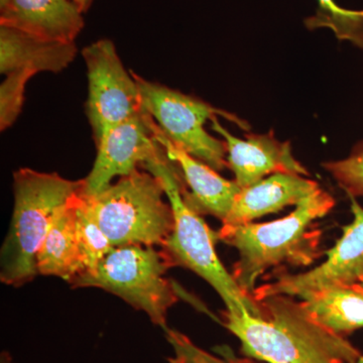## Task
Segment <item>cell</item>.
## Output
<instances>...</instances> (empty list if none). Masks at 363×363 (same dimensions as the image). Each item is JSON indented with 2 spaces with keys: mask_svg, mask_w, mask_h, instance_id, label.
I'll return each instance as SVG.
<instances>
[{
  "mask_svg": "<svg viewBox=\"0 0 363 363\" xmlns=\"http://www.w3.org/2000/svg\"><path fill=\"white\" fill-rule=\"evenodd\" d=\"M259 316L223 313L222 325L240 339L245 357L267 363H355L362 353L318 323L301 301L277 295L259 298Z\"/></svg>",
  "mask_w": 363,
  "mask_h": 363,
  "instance_id": "obj_1",
  "label": "cell"
},
{
  "mask_svg": "<svg viewBox=\"0 0 363 363\" xmlns=\"http://www.w3.org/2000/svg\"><path fill=\"white\" fill-rule=\"evenodd\" d=\"M334 206V198L320 188L279 220L222 225L218 240L235 248L240 255L233 276L243 292L252 297L257 281L272 267L314 264L321 257L322 235L315 223Z\"/></svg>",
  "mask_w": 363,
  "mask_h": 363,
  "instance_id": "obj_2",
  "label": "cell"
},
{
  "mask_svg": "<svg viewBox=\"0 0 363 363\" xmlns=\"http://www.w3.org/2000/svg\"><path fill=\"white\" fill-rule=\"evenodd\" d=\"M142 168L161 180L175 216L173 231L161 247L169 266L184 267L201 277L220 296L229 314L247 312L259 316V303L243 292L219 259L215 247L218 234L184 199L186 184L179 167L162 150Z\"/></svg>",
  "mask_w": 363,
  "mask_h": 363,
  "instance_id": "obj_3",
  "label": "cell"
},
{
  "mask_svg": "<svg viewBox=\"0 0 363 363\" xmlns=\"http://www.w3.org/2000/svg\"><path fill=\"white\" fill-rule=\"evenodd\" d=\"M84 181L21 168L13 173V210L0 250V281L20 288L39 276L37 257L55 214L83 192Z\"/></svg>",
  "mask_w": 363,
  "mask_h": 363,
  "instance_id": "obj_4",
  "label": "cell"
},
{
  "mask_svg": "<svg viewBox=\"0 0 363 363\" xmlns=\"http://www.w3.org/2000/svg\"><path fill=\"white\" fill-rule=\"evenodd\" d=\"M164 196L161 180L138 169L98 194L84 196V202L114 247H161L175 225L173 209Z\"/></svg>",
  "mask_w": 363,
  "mask_h": 363,
  "instance_id": "obj_5",
  "label": "cell"
},
{
  "mask_svg": "<svg viewBox=\"0 0 363 363\" xmlns=\"http://www.w3.org/2000/svg\"><path fill=\"white\" fill-rule=\"evenodd\" d=\"M169 267L156 247L123 245L112 248L95 271L76 277L69 285L113 294L164 330L169 310L179 301L178 291L166 277Z\"/></svg>",
  "mask_w": 363,
  "mask_h": 363,
  "instance_id": "obj_6",
  "label": "cell"
},
{
  "mask_svg": "<svg viewBox=\"0 0 363 363\" xmlns=\"http://www.w3.org/2000/svg\"><path fill=\"white\" fill-rule=\"evenodd\" d=\"M133 75L140 89L143 109L168 140L217 172L228 168L225 142L209 135L204 124L213 117L221 116L247 130L245 121L201 99L150 82L135 73Z\"/></svg>",
  "mask_w": 363,
  "mask_h": 363,
  "instance_id": "obj_7",
  "label": "cell"
},
{
  "mask_svg": "<svg viewBox=\"0 0 363 363\" xmlns=\"http://www.w3.org/2000/svg\"><path fill=\"white\" fill-rule=\"evenodd\" d=\"M82 56L88 78L86 116L97 145L113 126L142 113V97L111 40L87 45Z\"/></svg>",
  "mask_w": 363,
  "mask_h": 363,
  "instance_id": "obj_8",
  "label": "cell"
},
{
  "mask_svg": "<svg viewBox=\"0 0 363 363\" xmlns=\"http://www.w3.org/2000/svg\"><path fill=\"white\" fill-rule=\"evenodd\" d=\"M353 220L343 227L336 245L326 252L319 267L302 274H279L274 281L257 286L255 301L283 295L301 300L329 286L353 285L363 278V207L350 196Z\"/></svg>",
  "mask_w": 363,
  "mask_h": 363,
  "instance_id": "obj_9",
  "label": "cell"
},
{
  "mask_svg": "<svg viewBox=\"0 0 363 363\" xmlns=\"http://www.w3.org/2000/svg\"><path fill=\"white\" fill-rule=\"evenodd\" d=\"M96 147L94 164L83 179V195L87 197L108 187L116 177L130 175L162 150L155 140L150 116L145 109L138 116L113 126Z\"/></svg>",
  "mask_w": 363,
  "mask_h": 363,
  "instance_id": "obj_10",
  "label": "cell"
},
{
  "mask_svg": "<svg viewBox=\"0 0 363 363\" xmlns=\"http://www.w3.org/2000/svg\"><path fill=\"white\" fill-rule=\"evenodd\" d=\"M212 128L223 138L227 164L240 188L250 187L277 173L309 176V172L293 156L290 143L279 142L272 133L248 135L241 140L225 130L218 118L211 119Z\"/></svg>",
  "mask_w": 363,
  "mask_h": 363,
  "instance_id": "obj_11",
  "label": "cell"
},
{
  "mask_svg": "<svg viewBox=\"0 0 363 363\" xmlns=\"http://www.w3.org/2000/svg\"><path fill=\"white\" fill-rule=\"evenodd\" d=\"M155 140L162 145L167 156L180 169L186 188V203L200 215H212L221 222L228 216L241 188L235 181L227 180L204 162L196 159L164 136L150 117Z\"/></svg>",
  "mask_w": 363,
  "mask_h": 363,
  "instance_id": "obj_12",
  "label": "cell"
},
{
  "mask_svg": "<svg viewBox=\"0 0 363 363\" xmlns=\"http://www.w3.org/2000/svg\"><path fill=\"white\" fill-rule=\"evenodd\" d=\"M83 13L72 0H6L0 26L40 39L75 43L84 28Z\"/></svg>",
  "mask_w": 363,
  "mask_h": 363,
  "instance_id": "obj_13",
  "label": "cell"
},
{
  "mask_svg": "<svg viewBox=\"0 0 363 363\" xmlns=\"http://www.w3.org/2000/svg\"><path fill=\"white\" fill-rule=\"evenodd\" d=\"M320 189L305 176L277 173L250 187L241 188L222 225L250 223L264 215L277 213L286 206L298 205Z\"/></svg>",
  "mask_w": 363,
  "mask_h": 363,
  "instance_id": "obj_14",
  "label": "cell"
},
{
  "mask_svg": "<svg viewBox=\"0 0 363 363\" xmlns=\"http://www.w3.org/2000/svg\"><path fill=\"white\" fill-rule=\"evenodd\" d=\"M75 43L52 42L0 26V72L18 70L60 73L77 55Z\"/></svg>",
  "mask_w": 363,
  "mask_h": 363,
  "instance_id": "obj_15",
  "label": "cell"
},
{
  "mask_svg": "<svg viewBox=\"0 0 363 363\" xmlns=\"http://www.w3.org/2000/svg\"><path fill=\"white\" fill-rule=\"evenodd\" d=\"M82 194L75 196L55 214L38 252L40 276L57 277L69 284L82 272L76 231V212Z\"/></svg>",
  "mask_w": 363,
  "mask_h": 363,
  "instance_id": "obj_16",
  "label": "cell"
},
{
  "mask_svg": "<svg viewBox=\"0 0 363 363\" xmlns=\"http://www.w3.org/2000/svg\"><path fill=\"white\" fill-rule=\"evenodd\" d=\"M306 311L341 336L363 328V288L359 284L329 286L301 300Z\"/></svg>",
  "mask_w": 363,
  "mask_h": 363,
  "instance_id": "obj_17",
  "label": "cell"
},
{
  "mask_svg": "<svg viewBox=\"0 0 363 363\" xmlns=\"http://www.w3.org/2000/svg\"><path fill=\"white\" fill-rule=\"evenodd\" d=\"M315 16L306 18L309 30L327 28L340 40H350L363 49V11L343 9L334 0H317Z\"/></svg>",
  "mask_w": 363,
  "mask_h": 363,
  "instance_id": "obj_18",
  "label": "cell"
},
{
  "mask_svg": "<svg viewBox=\"0 0 363 363\" xmlns=\"http://www.w3.org/2000/svg\"><path fill=\"white\" fill-rule=\"evenodd\" d=\"M76 231L82 262L80 274L95 271L114 247L88 212L83 194L76 212Z\"/></svg>",
  "mask_w": 363,
  "mask_h": 363,
  "instance_id": "obj_19",
  "label": "cell"
},
{
  "mask_svg": "<svg viewBox=\"0 0 363 363\" xmlns=\"http://www.w3.org/2000/svg\"><path fill=\"white\" fill-rule=\"evenodd\" d=\"M166 339L174 350V357L169 363H255L250 358H240L234 354L227 346H219L214 351L219 355L211 354L196 345L188 336L175 329H164Z\"/></svg>",
  "mask_w": 363,
  "mask_h": 363,
  "instance_id": "obj_20",
  "label": "cell"
},
{
  "mask_svg": "<svg viewBox=\"0 0 363 363\" xmlns=\"http://www.w3.org/2000/svg\"><path fill=\"white\" fill-rule=\"evenodd\" d=\"M35 75L30 70H18L7 74L0 86V128L6 130L20 116L25 99L26 83Z\"/></svg>",
  "mask_w": 363,
  "mask_h": 363,
  "instance_id": "obj_21",
  "label": "cell"
},
{
  "mask_svg": "<svg viewBox=\"0 0 363 363\" xmlns=\"http://www.w3.org/2000/svg\"><path fill=\"white\" fill-rule=\"evenodd\" d=\"M322 166L348 196L363 197V142L355 145L346 159L326 162Z\"/></svg>",
  "mask_w": 363,
  "mask_h": 363,
  "instance_id": "obj_22",
  "label": "cell"
},
{
  "mask_svg": "<svg viewBox=\"0 0 363 363\" xmlns=\"http://www.w3.org/2000/svg\"><path fill=\"white\" fill-rule=\"evenodd\" d=\"M72 1L77 6L78 9H80L83 13H85L86 11L90 9L91 6H92L94 0H72Z\"/></svg>",
  "mask_w": 363,
  "mask_h": 363,
  "instance_id": "obj_23",
  "label": "cell"
},
{
  "mask_svg": "<svg viewBox=\"0 0 363 363\" xmlns=\"http://www.w3.org/2000/svg\"><path fill=\"white\" fill-rule=\"evenodd\" d=\"M0 363H13V357L9 354V352L4 351L1 353V357H0Z\"/></svg>",
  "mask_w": 363,
  "mask_h": 363,
  "instance_id": "obj_24",
  "label": "cell"
},
{
  "mask_svg": "<svg viewBox=\"0 0 363 363\" xmlns=\"http://www.w3.org/2000/svg\"><path fill=\"white\" fill-rule=\"evenodd\" d=\"M355 363H363V355H360V357L358 358L357 362Z\"/></svg>",
  "mask_w": 363,
  "mask_h": 363,
  "instance_id": "obj_25",
  "label": "cell"
},
{
  "mask_svg": "<svg viewBox=\"0 0 363 363\" xmlns=\"http://www.w3.org/2000/svg\"><path fill=\"white\" fill-rule=\"evenodd\" d=\"M358 284H359V285L362 286L363 288V278L362 279H360L359 283H358Z\"/></svg>",
  "mask_w": 363,
  "mask_h": 363,
  "instance_id": "obj_26",
  "label": "cell"
},
{
  "mask_svg": "<svg viewBox=\"0 0 363 363\" xmlns=\"http://www.w3.org/2000/svg\"><path fill=\"white\" fill-rule=\"evenodd\" d=\"M6 1V0H0V4H2V2Z\"/></svg>",
  "mask_w": 363,
  "mask_h": 363,
  "instance_id": "obj_27",
  "label": "cell"
}]
</instances>
